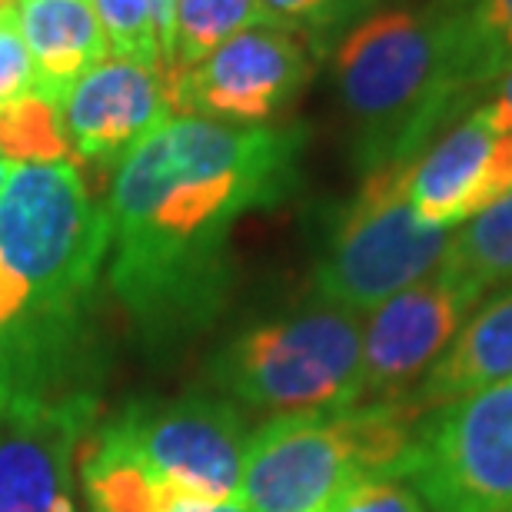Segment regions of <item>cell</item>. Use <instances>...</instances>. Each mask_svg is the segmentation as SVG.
Wrapping results in <instances>:
<instances>
[{"label": "cell", "instance_id": "7c38bea8", "mask_svg": "<svg viewBox=\"0 0 512 512\" xmlns=\"http://www.w3.org/2000/svg\"><path fill=\"white\" fill-rule=\"evenodd\" d=\"M512 193V114L493 100L449 124L409 167V203L429 227H463Z\"/></svg>", "mask_w": 512, "mask_h": 512}, {"label": "cell", "instance_id": "4fadbf2b", "mask_svg": "<svg viewBox=\"0 0 512 512\" xmlns=\"http://www.w3.org/2000/svg\"><path fill=\"white\" fill-rule=\"evenodd\" d=\"M167 120L173 110L160 77L120 57L90 67L60 100L70 150L100 167H120Z\"/></svg>", "mask_w": 512, "mask_h": 512}, {"label": "cell", "instance_id": "2e32d148", "mask_svg": "<svg viewBox=\"0 0 512 512\" xmlns=\"http://www.w3.org/2000/svg\"><path fill=\"white\" fill-rule=\"evenodd\" d=\"M80 483L94 512H167L183 503L107 423L80 449Z\"/></svg>", "mask_w": 512, "mask_h": 512}, {"label": "cell", "instance_id": "8992f818", "mask_svg": "<svg viewBox=\"0 0 512 512\" xmlns=\"http://www.w3.org/2000/svg\"><path fill=\"white\" fill-rule=\"evenodd\" d=\"M409 167L413 163H389L363 173V187L336 217L316 263L313 286L320 303L370 313L439 270L453 233L416 217Z\"/></svg>", "mask_w": 512, "mask_h": 512}, {"label": "cell", "instance_id": "7402d4cb", "mask_svg": "<svg viewBox=\"0 0 512 512\" xmlns=\"http://www.w3.org/2000/svg\"><path fill=\"white\" fill-rule=\"evenodd\" d=\"M373 4L376 0H263L276 24L296 30L300 37H313L316 44L333 30L373 14Z\"/></svg>", "mask_w": 512, "mask_h": 512}, {"label": "cell", "instance_id": "7a4b0ae2", "mask_svg": "<svg viewBox=\"0 0 512 512\" xmlns=\"http://www.w3.org/2000/svg\"><path fill=\"white\" fill-rule=\"evenodd\" d=\"M107 256V207L74 163H14L0 190V263L24 286L17 399L97 393L90 310Z\"/></svg>", "mask_w": 512, "mask_h": 512}, {"label": "cell", "instance_id": "44dd1931", "mask_svg": "<svg viewBox=\"0 0 512 512\" xmlns=\"http://www.w3.org/2000/svg\"><path fill=\"white\" fill-rule=\"evenodd\" d=\"M90 7L104 27L110 57L130 60L157 74L160 54L150 27V0H90Z\"/></svg>", "mask_w": 512, "mask_h": 512}, {"label": "cell", "instance_id": "d6986e66", "mask_svg": "<svg viewBox=\"0 0 512 512\" xmlns=\"http://www.w3.org/2000/svg\"><path fill=\"white\" fill-rule=\"evenodd\" d=\"M0 157L10 163H60L70 157V143L60 107L47 97L27 94L0 110Z\"/></svg>", "mask_w": 512, "mask_h": 512}, {"label": "cell", "instance_id": "4316f807", "mask_svg": "<svg viewBox=\"0 0 512 512\" xmlns=\"http://www.w3.org/2000/svg\"><path fill=\"white\" fill-rule=\"evenodd\" d=\"M10 170H14V163L0 157V190H4V183H7V177H10Z\"/></svg>", "mask_w": 512, "mask_h": 512}, {"label": "cell", "instance_id": "3957f363", "mask_svg": "<svg viewBox=\"0 0 512 512\" xmlns=\"http://www.w3.org/2000/svg\"><path fill=\"white\" fill-rule=\"evenodd\" d=\"M486 87L453 7H383L336 47V90L363 173L413 163Z\"/></svg>", "mask_w": 512, "mask_h": 512}, {"label": "cell", "instance_id": "83f0119b", "mask_svg": "<svg viewBox=\"0 0 512 512\" xmlns=\"http://www.w3.org/2000/svg\"><path fill=\"white\" fill-rule=\"evenodd\" d=\"M436 4H439V7H466L469 0H436Z\"/></svg>", "mask_w": 512, "mask_h": 512}, {"label": "cell", "instance_id": "f1b7e54d", "mask_svg": "<svg viewBox=\"0 0 512 512\" xmlns=\"http://www.w3.org/2000/svg\"><path fill=\"white\" fill-rule=\"evenodd\" d=\"M509 70H512V64H509Z\"/></svg>", "mask_w": 512, "mask_h": 512}, {"label": "cell", "instance_id": "5bb4252c", "mask_svg": "<svg viewBox=\"0 0 512 512\" xmlns=\"http://www.w3.org/2000/svg\"><path fill=\"white\" fill-rule=\"evenodd\" d=\"M17 24L34 60V94L57 107L90 67L110 57L90 0H17Z\"/></svg>", "mask_w": 512, "mask_h": 512}, {"label": "cell", "instance_id": "cb8c5ba5", "mask_svg": "<svg viewBox=\"0 0 512 512\" xmlns=\"http://www.w3.org/2000/svg\"><path fill=\"white\" fill-rule=\"evenodd\" d=\"M37 77H34V60L24 44L17 24V10L0 17V110L14 100L34 94Z\"/></svg>", "mask_w": 512, "mask_h": 512}, {"label": "cell", "instance_id": "9c48e42d", "mask_svg": "<svg viewBox=\"0 0 512 512\" xmlns=\"http://www.w3.org/2000/svg\"><path fill=\"white\" fill-rule=\"evenodd\" d=\"M313 74L303 37L283 24L250 27L163 87L173 117L263 124L306 87Z\"/></svg>", "mask_w": 512, "mask_h": 512}, {"label": "cell", "instance_id": "603a6c76", "mask_svg": "<svg viewBox=\"0 0 512 512\" xmlns=\"http://www.w3.org/2000/svg\"><path fill=\"white\" fill-rule=\"evenodd\" d=\"M326 512H429L413 486L403 479H360L346 486Z\"/></svg>", "mask_w": 512, "mask_h": 512}, {"label": "cell", "instance_id": "d4e9b609", "mask_svg": "<svg viewBox=\"0 0 512 512\" xmlns=\"http://www.w3.org/2000/svg\"><path fill=\"white\" fill-rule=\"evenodd\" d=\"M167 512H253L240 496H230V499H183L173 509Z\"/></svg>", "mask_w": 512, "mask_h": 512}, {"label": "cell", "instance_id": "8fae6325", "mask_svg": "<svg viewBox=\"0 0 512 512\" xmlns=\"http://www.w3.org/2000/svg\"><path fill=\"white\" fill-rule=\"evenodd\" d=\"M97 393L0 403V512H74V469Z\"/></svg>", "mask_w": 512, "mask_h": 512}, {"label": "cell", "instance_id": "9a60e30c", "mask_svg": "<svg viewBox=\"0 0 512 512\" xmlns=\"http://www.w3.org/2000/svg\"><path fill=\"white\" fill-rule=\"evenodd\" d=\"M512 376V286H503L466 316L463 330L449 343L429 376L413 393V403L429 409Z\"/></svg>", "mask_w": 512, "mask_h": 512}, {"label": "cell", "instance_id": "30bf717a", "mask_svg": "<svg viewBox=\"0 0 512 512\" xmlns=\"http://www.w3.org/2000/svg\"><path fill=\"white\" fill-rule=\"evenodd\" d=\"M479 300L483 296L473 286L436 270L370 310V320L363 323L360 403L413 399Z\"/></svg>", "mask_w": 512, "mask_h": 512}, {"label": "cell", "instance_id": "6da1fadb", "mask_svg": "<svg viewBox=\"0 0 512 512\" xmlns=\"http://www.w3.org/2000/svg\"><path fill=\"white\" fill-rule=\"evenodd\" d=\"M303 127L173 117L117 167L104 200L110 290L150 346L190 340L230 293V233L290 197Z\"/></svg>", "mask_w": 512, "mask_h": 512}, {"label": "cell", "instance_id": "484cf974", "mask_svg": "<svg viewBox=\"0 0 512 512\" xmlns=\"http://www.w3.org/2000/svg\"><path fill=\"white\" fill-rule=\"evenodd\" d=\"M496 100L512 114V70H506V74L499 77V97Z\"/></svg>", "mask_w": 512, "mask_h": 512}, {"label": "cell", "instance_id": "ffe728a7", "mask_svg": "<svg viewBox=\"0 0 512 512\" xmlns=\"http://www.w3.org/2000/svg\"><path fill=\"white\" fill-rule=\"evenodd\" d=\"M479 74L493 84L512 64V0H469L453 7Z\"/></svg>", "mask_w": 512, "mask_h": 512}, {"label": "cell", "instance_id": "277c9868", "mask_svg": "<svg viewBox=\"0 0 512 512\" xmlns=\"http://www.w3.org/2000/svg\"><path fill=\"white\" fill-rule=\"evenodd\" d=\"M423 416L399 399L266 419L247 439L237 496L253 512H326L360 479H403Z\"/></svg>", "mask_w": 512, "mask_h": 512}, {"label": "cell", "instance_id": "ac0fdd59", "mask_svg": "<svg viewBox=\"0 0 512 512\" xmlns=\"http://www.w3.org/2000/svg\"><path fill=\"white\" fill-rule=\"evenodd\" d=\"M173 24H177V77H180L197 64H203L230 37L243 34L250 27L276 24V17L263 7V0H177L173 4ZM173 80H167V84H173Z\"/></svg>", "mask_w": 512, "mask_h": 512}, {"label": "cell", "instance_id": "ba28073f", "mask_svg": "<svg viewBox=\"0 0 512 512\" xmlns=\"http://www.w3.org/2000/svg\"><path fill=\"white\" fill-rule=\"evenodd\" d=\"M143 463L180 499H230L240 493L247 423L233 403L207 393L137 399L107 419Z\"/></svg>", "mask_w": 512, "mask_h": 512}, {"label": "cell", "instance_id": "5b68a950", "mask_svg": "<svg viewBox=\"0 0 512 512\" xmlns=\"http://www.w3.org/2000/svg\"><path fill=\"white\" fill-rule=\"evenodd\" d=\"M210 383L250 409L323 413L363 399V323L343 306L303 310L253 323L213 353Z\"/></svg>", "mask_w": 512, "mask_h": 512}, {"label": "cell", "instance_id": "52a82bcc", "mask_svg": "<svg viewBox=\"0 0 512 512\" xmlns=\"http://www.w3.org/2000/svg\"><path fill=\"white\" fill-rule=\"evenodd\" d=\"M406 479L429 512H512V376L429 409Z\"/></svg>", "mask_w": 512, "mask_h": 512}, {"label": "cell", "instance_id": "e0dca14e", "mask_svg": "<svg viewBox=\"0 0 512 512\" xmlns=\"http://www.w3.org/2000/svg\"><path fill=\"white\" fill-rule=\"evenodd\" d=\"M439 270L453 273L479 296L512 286V193L449 237Z\"/></svg>", "mask_w": 512, "mask_h": 512}]
</instances>
